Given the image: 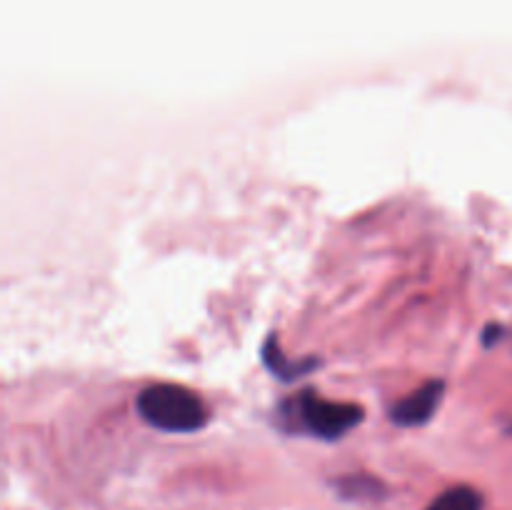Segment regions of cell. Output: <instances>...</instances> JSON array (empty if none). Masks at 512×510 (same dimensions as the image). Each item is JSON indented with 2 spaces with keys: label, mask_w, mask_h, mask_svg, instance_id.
<instances>
[{
  "label": "cell",
  "mask_w": 512,
  "mask_h": 510,
  "mask_svg": "<svg viewBox=\"0 0 512 510\" xmlns=\"http://www.w3.org/2000/svg\"><path fill=\"white\" fill-rule=\"evenodd\" d=\"M510 433H512V425H510Z\"/></svg>",
  "instance_id": "cell-8"
},
{
  "label": "cell",
  "mask_w": 512,
  "mask_h": 510,
  "mask_svg": "<svg viewBox=\"0 0 512 510\" xmlns=\"http://www.w3.org/2000/svg\"><path fill=\"white\" fill-rule=\"evenodd\" d=\"M500 335H503V328H500V325H488V328H485V333H483V343L493 345L495 340L500 338Z\"/></svg>",
  "instance_id": "cell-7"
},
{
  "label": "cell",
  "mask_w": 512,
  "mask_h": 510,
  "mask_svg": "<svg viewBox=\"0 0 512 510\" xmlns=\"http://www.w3.org/2000/svg\"><path fill=\"white\" fill-rule=\"evenodd\" d=\"M280 423L290 433H308L320 440H338L363 420V408L355 403H335L313 390L285 400L278 408Z\"/></svg>",
  "instance_id": "cell-1"
},
{
  "label": "cell",
  "mask_w": 512,
  "mask_h": 510,
  "mask_svg": "<svg viewBox=\"0 0 512 510\" xmlns=\"http://www.w3.org/2000/svg\"><path fill=\"white\" fill-rule=\"evenodd\" d=\"M263 360H265V368H268L270 373H275V378H283V380L298 378V375L308 373L310 368H315V365H318V360H315V358L303 360V363H290V360L285 358L283 350H280L278 340H275V338L265 340Z\"/></svg>",
  "instance_id": "cell-4"
},
{
  "label": "cell",
  "mask_w": 512,
  "mask_h": 510,
  "mask_svg": "<svg viewBox=\"0 0 512 510\" xmlns=\"http://www.w3.org/2000/svg\"><path fill=\"white\" fill-rule=\"evenodd\" d=\"M138 413L153 428L165 433H195L208 423L205 403L183 385L158 383L138 395Z\"/></svg>",
  "instance_id": "cell-2"
},
{
  "label": "cell",
  "mask_w": 512,
  "mask_h": 510,
  "mask_svg": "<svg viewBox=\"0 0 512 510\" xmlns=\"http://www.w3.org/2000/svg\"><path fill=\"white\" fill-rule=\"evenodd\" d=\"M428 510H483V495L470 485H455L440 493Z\"/></svg>",
  "instance_id": "cell-5"
},
{
  "label": "cell",
  "mask_w": 512,
  "mask_h": 510,
  "mask_svg": "<svg viewBox=\"0 0 512 510\" xmlns=\"http://www.w3.org/2000/svg\"><path fill=\"white\" fill-rule=\"evenodd\" d=\"M338 488L343 490L348 498H380V493H383V483H378V480L373 478H365V475L340 480Z\"/></svg>",
  "instance_id": "cell-6"
},
{
  "label": "cell",
  "mask_w": 512,
  "mask_h": 510,
  "mask_svg": "<svg viewBox=\"0 0 512 510\" xmlns=\"http://www.w3.org/2000/svg\"><path fill=\"white\" fill-rule=\"evenodd\" d=\"M443 390V380H428V383L420 385L418 390H413L408 398L398 400V403L390 408V420L403 425V428H415V425L428 423V420L433 418L435 410H438Z\"/></svg>",
  "instance_id": "cell-3"
}]
</instances>
